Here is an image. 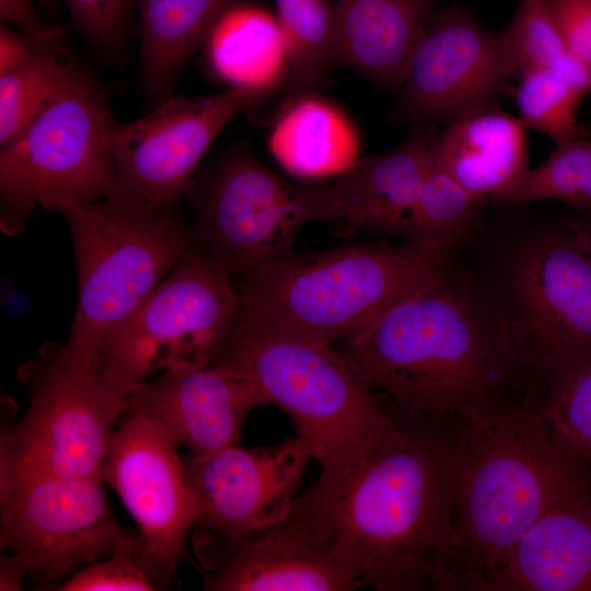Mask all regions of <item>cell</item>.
I'll return each instance as SVG.
<instances>
[{
	"label": "cell",
	"mask_w": 591,
	"mask_h": 591,
	"mask_svg": "<svg viewBox=\"0 0 591 591\" xmlns=\"http://www.w3.org/2000/svg\"><path fill=\"white\" fill-rule=\"evenodd\" d=\"M511 81L500 33L451 4L429 16L393 91L391 118L413 126L448 125L510 92Z\"/></svg>",
	"instance_id": "cell-15"
},
{
	"label": "cell",
	"mask_w": 591,
	"mask_h": 591,
	"mask_svg": "<svg viewBox=\"0 0 591 591\" xmlns=\"http://www.w3.org/2000/svg\"><path fill=\"white\" fill-rule=\"evenodd\" d=\"M526 126L491 103L445 125L432 161L473 195L498 201L528 171Z\"/></svg>",
	"instance_id": "cell-22"
},
{
	"label": "cell",
	"mask_w": 591,
	"mask_h": 591,
	"mask_svg": "<svg viewBox=\"0 0 591 591\" xmlns=\"http://www.w3.org/2000/svg\"><path fill=\"white\" fill-rule=\"evenodd\" d=\"M140 16V85L159 104L231 0H135Z\"/></svg>",
	"instance_id": "cell-25"
},
{
	"label": "cell",
	"mask_w": 591,
	"mask_h": 591,
	"mask_svg": "<svg viewBox=\"0 0 591 591\" xmlns=\"http://www.w3.org/2000/svg\"><path fill=\"white\" fill-rule=\"evenodd\" d=\"M78 278V302L63 349L97 367L107 337L196 247L190 227L172 209L134 197L61 207Z\"/></svg>",
	"instance_id": "cell-6"
},
{
	"label": "cell",
	"mask_w": 591,
	"mask_h": 591,
	"mask_svg": "<svg viewBox=\"0 0 591 591\" xmlns=\"http://www.w3.org/2000/svg\"><path fill=\"white\" fill-rule=\"evenodd\" d=\"M106 93L77 69L62 90L0 150V228L18 235L37 207L58 211L108 197L116 184Z\"/></svg>",
	"instance_id": "cell-7"
},
{
	"label": "cell",
	"mask_w": 591,
	"mask_h": 591,
	"mask_svg": "<svg viewBox=\"0 0 591 591\" xmlns=\"http://www.w3.org/2000/svg\"><path fill=\"white\" fill-rule=\"evenodd\" d=\"M269 132L268 149L292 176L334 178L360 159L361 139L350 116L318 92L287 99Z\"/></svg>",
	"instance_id": "cell-24"
},
{
	"label": "cell",
	"mask_w": 591,
	"mask_h": 591,
	"mask_svg": "<svg viewBox=\"0 0 591 591\" xmlns=\"http://www.w3.org/2000/svg\"><path fill=\"white\" fill-rule=\"evenodd\" d=\"M517 81L514 101L528 129L545 135L555 146L580 137L578 112L583 94L545 68L528 70Z\"/></svg>",
	"instance_id": "cell-30"
},
{
	"label": "cell",
	"mask_w": 591,
	"mask_h": 591,
	"mask_svg": "<svg viewBox=\"0 0 591 591\" xmlns=\"http://www.w3.org/2000/svg\"><path fill=\"white\" fill-rule=\"evenodd\" d=\"M268 95L234 88L211 96L170 97L131 123H116L112 135L116 184L111 195L175 208L218 135Z\"/></svg>",
	"instance_id": "cell-14"
},
{
	"label": "cell",
	"mask_w": 591,
	"mask_h": 591,
	"mask_svg": "<svg viewBox=\"0 0 591 591\" xmlns=\"http://www.w3.org/2000/svg\"><path fill=\"white\" fill-rule=\"evenodd\" d=\"M312 460L311 444L299 434L271 445L235 444L190 457L186 467L198 503L194 528L237 535L282 520Z\"/></svg>",
	"instance_id": "cell-17"
},
{
	"label": "cell",
	"mask_w": 591,
	"mask_h": 591,
	"mask_svg": "<svg viewBox=\"0 0 591 591\" xmlns=\"http://www.w3.org/2000/svg\"><path fill=\"white\" fill-rule=\"evenodd\" d=\"M566 232L571 240L591 258V209L577 218L566 221Z\"/></svg>",
	"instance_id": "cell-39"
},
{
	"label": "cell",
	"mask_w": 591,
	"mask_h": 591,
	"mask_svg": "<svg viewBox=\"0 0 591 591\" xmlns=\"http://www.w3.org/2000/svg\"><path fill=\"white\" fill-rule=\"evenodd\" d=\"M337 349L399 410L445 421L509 405L503 390L529 372L487 296L447 275Z\"/></svg>",
	"instance_id": "cell-2"
},
{
	"label": "cell",
	"mask_w": 591,
	"mask_h": 591,
	"mask_svg": "<svg viewBox=\"0 0 591 591\" xmlns=\"http://www.w3.org/2000/svg\"><path fill=\"white\" fill-rule=\"evenodd\" d=\"M177 445L147 415L127 410L103 468L139 528V560L158 589L170 587L187 558V537L198 503Z\"/></svg>",
	"instance_id": "cell-13"
},
{
	"label": "cell",
	"mask_w": 591,
	"mask_h": 591,
	"mask_svg": "<svg viewBox=\"0 0 591 591\" xmlns=\"http://www.w3.org/2000/svg\"><path fill=\"white\" fill-rule=\"evenodd\" d=\"M537 200H558L591 209V139L579 137L555 146L546 160L528 169L497 202L520 205Z\"/></svg>",
	"instance_id": "cell-29"
},
{
	"label": "cell",
	"mask_w": 591,
	"mask_h": 591,
	"mask_svg": "<svg viewBox=\"0 0 591 591\" xmlns=\"http://www.w3.org/2000/svg\"><path fill=\"white\" fill-rule=\"evenodd\" d=\"M567 48L591 63V0H548Z\"/></svg>",
	"instance_id": "cell-35"
},
{
	"label": "cell",
	"mask_w": 591,
	"mask_h": 591,
	"mask_svg": "<svg viewBox=\"0 0 591 591\" xmlns=\"http://www.w3.org/2000/svg\"><path fill=\"white\" fill-rule=\"evenodd\" d=\"M28 577L24 564L14 555H1L0 561V590H22L23 581Z\"/></svg>",
	"instance_id": "cell-38"
},
{
	"label": "cell",
	"mask_w": 591,
	"mask_h": 591,
	"mask_svg": "<svg viewBox=\"0 0 591 591\" xmlns=\"http://www.w3.org/2000/svg\"><path fill=\"white\" fill-rule=\"evenodd\" d=\"M211 364L250 380L294 421L321 466L320 480L358 467L395 431L398 413L384 407L371 384L332 345L280 327L240 304Z\"/></svg>",
	"instance_id": "cell-4"
},
{
	"label": "cell",
	"mask_w": 591,
	"mask_h": 591,
	"mask_svg": "<svg viewBox=\"0 0 591 591\" xmlns=\"http://www.w3.org/2000/svg\"><path fill=\"white\" fill-rule=\"evenodd\" d=\"M397 412L395 431L358 467L317 479L296 503L362 587L464 591L453 524L452 421Z\"/></svg>",
	"instance_id": "cell-1"
},
{
	"label": "cell",
	"mask_w": 591,
	"mask_h": 591,
	"mask_svg": "<svg viewBox=\"0 0 591 591\" xmlns=\"http://www.w3.org/2000/svg\"><path fill=\"white\" fill-rule=\"evenodd\" d=\"M210 591H348L362 583L320 524L296 500L280 521L243 534L193 529Z\"/></svg>",
	"instance_id": "cell-16"
},
{
	"label": "cell",
	"mask_w": 591,
	"mask_h": 591,
	"mask_svg": "<svg viewBox=\"0 0 591 591\" xmlns=\"http://www.w3.org/2000/svg\"><path fill=\"white\" fill-rule=\"evenodd\" d=\"M500 33L512 79L534 68H546L569 50L548 0H519Z\"/></svg>",
	"instance_id": "cell-32"
},
{
	"label": "cell",
	"mask_w": 591,
	"mask_h": 591,
	"mask_svg": "<svg viewBox=\"0 0 591 591\" xmlns=\"http://www.w3.org/2000/svg\"><path fill=\"white\" fill-rule=\"evenodd\" d=\"M533 397L560 437L591 462V358L540 378Z\"/></svg>",
	"instance_id": "cell-31"
},
{
	"label": "cell",
	"mask_w": 591,
	"mask_h": 591,
	"mask_svg": "<svg viewBox=\"0 0 591 591\" xmlns=\"http://www.w3.org/2000/svg\"><path fill=\"white\" fill-rule=\"evenodd\" d=\"M274 1L289 55V97L318 92L334 66L335 4L331 0Z\"/></svg>",
	"instance_id": "cell-27"
},
{
	"label": "cell",
	"mask_w": 591,
	"mask_h": 591,
	"mask_svg": "<svg viewBox=\"0 0 591 591\" xmlns=\"http://www.w3.org/2000/svg\"><path fill=\"white\" fill-rule=\"evenodd\" d=\"M484 201L432 161L401 235L452 245L472 229Z\"/></svg>",
	"instance_id": "cell-28"
},
{
	"label": "cell",
	"mask_w": 591,
	"mask_h": 591,
	"mask_svg": "<svg viewBox=\"0 0 591 591\" xmlns=\"http://www.w3.org/2000/svg\"><path fill=\"white\" fill-rule=\"evenodd\" d=\"M73 23L101 51L118 55L126 43L132 0H62Z\"/></svg>",
	"instance_id": "cell-34"
},
{
	"label": "cell",
	"mask_w": 591,
	"mask_h": 591,
	"mask_svg": "<svg viewBox=\"0 0 591 591\" xmlns=\"http://www.w3.org/2000/svg\"><path fill=\"white\" fill-rule=\"evenodd\" d=\"M267 404L250 380L217 366H179L137 387L128 410L155 421L194 459L237 444L245 417Z\"/></svg>",
	"instance_id": "cell-18"
},
{
	"label": "cell",
	"mask_w": 591,
	"mask_h": 591,
	"mask_svg": "<svg viewBox=\"0 0 591 591\" xmlns=\"http://www.w3.org/2000/svg\"><path fill=\"white\" fill-rule=\"evenodd\" d=\"M453 524L464 591L489 573L549 510L591 500V462L556 431L536 401L453 420Z\"/></svg>",
	"instance_id": "cell-3"
},
{
	"label": "cell",
	"mask_w": 591,
	"mask_h": 591,
	"mask_svg": "<svg viewBox=\"0 0 591 591\" xmlns=\"http://www.w3.org/2000/svg\"><path fill=\"white\" fill-rule=\"evenodd\" d=\"M205 65L229 89L248 88L270 94L290 74L286 39L275 12L244 0H231L204 43Z\"/></svg>",
	"instance_id": "cell-23"
},
{
	"label": "cell",
	"mask_w": 591,
	"mask_h": 591,
	"mask_svg": "<svg viewBox=\"0 0 591 591\" xmlns=\"http://www.w3.org/2000/svg\"><path fill=\"white\" fill-rule=\"evenodd\" d=\"M102 482L0 467L1 548L24 564L36 586L59 587L134 534L111 511Z\"/></svg>",
	"instance_id": "cell-12"
},
{
	"label": "cell",
	"mask_w": 591,
	"mask_h": 591,
	"mask_svg": "<svg viewBox=\"0 0 591 591\" xmlns=\"http://www.w3.org/2000/svg\"><path fill=\"white\" fill-rule=\"evenodd\" d=\"M483 591H591V500L545 513L489 573Z\"/></svg>",
	"instance_id": "cell-20"
},
{
	"label": "cell",
	"mask_w": 591,
	"mask_h": 591,
	"mask_svg": "<svg viewBox=\"0 0 591 591\" xmlns=\"http://www.w3.org/2000/svg\"><path fill=\"white\" fill-rule=\"evenodd\" d=\"M30 395L21 420L1 432L0 467L103 480V468L132 391L96 366L48 344L19 368Z\"/></svg>",
	"instance_id": "cell-8"
},
{
	"label": "cell",
	"mask_w": 591,
	"mask_h": 591,
	"mask_svg": "<svg viewBox=\"0 0 591 591\" xmlns=\"http://www.w3.org/2000/svg\"><path fill=\"white\" fill-rule=\"evenodd\" d=\"M437 0H337L334 66L352 69L393 92Z\"/></svg>",
	"instance_id": "cell-21"
},
{
	"label": "cell",
	"mask_w": 591,
	"mask_h": 591,
	"mask_svg": "<svg viewBox=\"0 0 591 591\" xmlns=\"http://www.w3.org/2000/svg\"><path fill=\"white\" fill-rule=\"evenodd\" d=\"M239 309L234 276L196 245L107 337L97 369L134 392L172 368L210 366Z\"/></svg>",
	"instance_id": "cell-9"
},
{
	"label": "cell",
	"mask_w": 591,
	"mask_h": 591,
	"mask_svg": "<svg viewBox=\"0 0 591 591\" xmlns=\"http://www.w3.org/2000/svg\"><path fill=\"white\" fill-rule=\"evenodd\" d=\"M0 19L21 31L45 34L53 27L44 24L31 0H0Z\"/></svg>",
	"instance_id": "cell-37"
},
{
	"label": "cell",
	"mask_w": 591,
	"mask_h": 591,
	"mask_svg": "<svg viewBox=\"0 0 591 591\" xmlns=\"http://www.w3.org/2000/svg\"><path fill=\"white\" fill-rule=\"evenodd\" d=\"M486 296L530 374L591 358V258L567 232L520 243Z\"/></svg>",
	"instance_id": "cell-10"
},
{
	"label": "cell",
	"mask_w": 591,
	"mask_h": 591,
	"mask_svg": "<svg viewBox=\"0 0 591 591\" xmlns=\"http://www.w3.org/2000/svg\"><path fill=\"white\" fill-rule=\"evenodd\" d=\"M59 27H53L45 34L15 31L7 24L0 27V76L20 66L45 40L60 34Z\"/></svg>",
	"instance_id": "cell-36"
},
{
	"label": "cell",
	"mask_w": 591,
	"mask_h": 591,
	"mask_svg": "<svg viewBox=\"0 0 591 591\" xmlns=\"http://www.w3.org/2000/svg\"><path fill=\"white\" fill-rule=\"evenodd\" d=\"M140 537L134 533L106 558L76 571L59 587L61 591H151L157 584L139 560Z\"/></svg>",
	"instance_id": "cell-33"
},
{
	"label": "cell",
	"mask_w": 591,
	"mask_h": 591,
	"mask_svg": "<svg viewBox=\"0 0 591 591\" xmlns=\"http://www.w3.org/2000/svg\"><path fill=\"white\" fill-rule=\"evenodd\" d=\"M396 148L360 158L322 186L299 185L308 221L340 223L347 232L402 234L432 163L434 127L413 126Z\"/></svg>",
	"instance_id": "cell-19"
},
{
	"label": "cell",
	"mask_w": 591,
	"mask_h": 591,
	"mask_svg": "<svg viewBox=\"0 0 591 591\" xmlns=\"http://www.w3.org/2000/svg\"><path fill=\"white\" fill-rule=\"evenodd\" d=\"M184 198L198 247L234 278H242L290 251L308 223L292 184L236 144L197 171Z\"/></svg>",
	"instance_id": "cell-11"
},
{
	"label": "cell",
	"mask_w": 591,
	"mask_h": 591,
	"mask_svg": "<svg viewBox=\"0 0 591 591\" xmlns=\"http://www.w3.org/2000/svg\"><path fill=\"white\" fill-rule=\"evenodd\" d=\"M61 33L45 40L20 66L0 76V147L13 140L77 71Z\"/></svg>",
	"instance_id": "cell-26"
},
{
	"label": "cell",
	"mask_w": 591,
	"mask_h": 591,
	"mask_svg": "<svg viewBox=\"0 0 591 591\" xmlns=\"http://www.w3.org/2000/svg\"><path fill=\"white\" fill-rule=\"evenodd\" d=\"M450 246L406 241L289 252L240 278V304L312 340L343 343L445 276Z\"/></svg>",
	"instance_id": "cell-5"
}]
</instances>
